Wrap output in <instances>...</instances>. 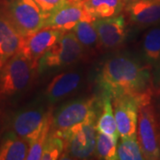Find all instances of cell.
Returning <instances> with one entry per match:
<instances>
[{"mask_svg": "<svg viewBox=\"0 0 160 160\" xmlns=\"http://www.w3.org/2000/svg\"><path fill=\"white\" fill-rule=\"evenodd\" d=\"M96 29L99 44L105 49L119 47L126 38V22L124 15L96 19L92 22Z\"/></svg>", "mask_w": 160, "mask_h": 160, "instance_id": "12", "label": "cell"}, {"mask_svg": "<svg viewBox=\"0 0 160 160\" xmlns=\"http://www.w3.org/2000/svg\"><path fill=\"white\" fill-rule=\"evenodd\" d=\"M132 1H136V0H124V2L127 4V3H130V2H132Z\"/></svg>", "mask_w": 160, "mask_h": 160, "instance_id": "27", "label": "cell"}, {"mask_svg": "<svg viewBox=\"0 0 160 160\" xmlns=\"http://www.w3.org/2000/svg\"><path fill=\"white\" fill-rule=\"evenodd\" d=\"M102 97V109L98 117L96 123L97 132H102L109 136L118 140L119 134L118 132L117 123L115 119L112 101L108 95H101Z\"/></svg>", "mask_w": 160, "mask_h": 160, "instance_id": "18", "label": "cell"}, {"mask_svg": "<svg viewBox=\"0 0 160 160\" xmlns=\"http://www.w3.org/2000/svg\"><path fill=\"white\" fill-rule=\"evenodd\" d=\"M142 54L149 64H156L160 60V27L149 29L144 35Z\"/></svg>", "mask_w": 160, "mask_h": 160, "instance_id": "19", "label": "cell"}, {"mask_svg": "<svg viewBox=\"0 0 160 160\" xmlns=\"http://www.w3.org/2000/svg\"><path fill=\"white\" fill-rule=\"evenodd\" d=\"M75 1H83V0H75Z\"/></svg>", "mask_w": 160, "mask_h": 160, "instance_id": "28", "label": "cell"}, {"mask_svg": "<svg viewBox=\"0 0 160 160\" xmlns=\"http://www.w3.org/2000/svg\"><path fill=\"white\" fill-rule=\"evenodd\" d=\"M36 68L18 52L0 69V100H7L21 95L30 86Z\"/></svg>", "mask_w": 160, "mask_h": 160, "instance_id": "3", "label": "cell"}, {"mask_svg": "<svg viewBox=\"0 0 160 160\" xmlns=\"http://www.w3.org/2000/svg\"><path fill=\"white\" fill-rule=\"evenodd\" d=\"M35 1L38 3L40 8L48 16L63 0H35Z\"/></svg>", "mask_w": 160, "mask_h": 160, "instance_id": "25", "label": "cell"}, {"mask_svg": "<svg viewBox=\"0 0 160 160\" xmlns=\"http://www.w3.org/2000/svg\"><path fill=\"white\" fill-rule=\"evenodd\" d=\"M99 115L92 116L62 135L66 141V152L72 158L87 159L94 154L97 134L96 123Z\"/></svg>", "mask_w": 160, "mask_h": 160, "instance_id": "8", "label": "cell"}, {"mask_svg": "<svg viewBox=\"0 0 160 160\" xmlns=\"http://www.w3.org/2000/svg\"><path fill=\"white\" fill-rule=\"evenodd\" d=\"M86 12L94 20L117 16L125 9L124 0H83Z\"/></svg>", "mask_w": 160, "mask_h": 160, "instance_id": "17", "label": "cell"}, {"mask_svg": "<svg viewBox=\"0 0 160 160\" xmlns=\"http://www.w3.org/2000/svg\"><path fill=\"white\" fill-rule=\"evenodd\" d=\"M118 140L97 132L94 155L99 159L117 160Z\"/></svg>", "mask_w": 160, "mask_h": 160, "instance_id": "21", "label": "cell"}, {"mask_svg": "<svg viewBox=\"0 0 160 160\" xmlns=\"http://www.w3.org/2000/svg\"><path fill=\"white\" fill-rule=\"evenodd\" d=\"M132 22L139 27H149L160 22V0H136L125 6Z\"/></svg>", "mask_w": 160, "mask_h": 160, "instance_id": "14", "label": "cell"}, {"mask_svg": "<svg viewBox=\"0 0 160 160\" xmlns=\"http://www.w3.org/2000/svg\"><path fill=\"white\" fill-rule=\"evenodd\" d=\"M52 109L44 103L32 102L12 114L9 127L29 145L40 134L44 127L52 120Z\"/></svg>", "mask_w": 160, "mask_h": 160, "instance_id": "7", "label": "cell"}, {"mask_svg": "<svg viewBox=\"0 0 160 160\" xmlns=\"http://www.w3.org/2000/svg\"><path fill=\"white\" fill-rule=\"evenodd\" d=\"M64 152H66V141L57 133L50 132V134L46 140L41 159L55 160L61 158Z\"/></svg>", "mask_w": 160, "mask_h": 160, "instance_id": "23", "label": "cell"}, {"mask_svg": "<svg viewBox=\"0 0 160 160\" xmlns=\"http://www.w3.org/2000/svg\"><path fill=\"white\" fill-rule=\"evenodd\" d=\"M52 129V120L46 125L40 134L32 142L29 144V152L26 159L28 160H39L41 159L43 149L45 147L46 140L50 134Z\"/></svg>", "mask_w": 160, "mask_h": 160, "instance_id": "24", "label": "cell"}, {"mask_svg": "<svg viewBox=\"0 0 160 160\" xmlns=\"http://www.w3.org/2000/svg\"><path fill=\"white\" fill-rule=\"evenodd\" d=\"M72 31L84 49H91L99 44L97 31L92 22L81 21L73 28Z\"/></svg>", "mask_w": 160, "mask_h": 160, "instance_id": "20", "label": "cell"}, {"mask_svg": "<svg viewBox=\"0 0 160 160\" xmlns=\"http://www.w3.org/2000/svg\"><path fill=\"white\" fill-rule=\"evenodd\" d=\"M148 92L138 95H125L112 100L115 119L121 139L137 136L140 105Z\"/></svg>", "mask_w": 160, "mask_h": 160, "instance_id": "9", "label": "cell"}, {"mask_svg": "<svg viewBox=\"0 0 160 160\" xmlns=\"http://www.w3.org/2000/svg\"><path fill=\"white\" fill-rule=\"evenodd\" d=\"M101 95L111 101L125 95H138L149 91L150 73L135 58L118 54L106 60L96 78Z\"/></svg>", "mask_w": 160, "mask_h": 160, "instance_id": "1", "label": "cell"}, {"mask_svg": "<svg viewBox=\"0 0 160 160\" xmlns=\"http://www.w3.org/2000/svg\"><path fill=\"white\" fill-rule=\"evenodd\" d=\"M29 142L9 129L4 132L0 140V160L26 159Z\"/></svg>", "mask_w": 160, "mask_h": 160, "instance_id": "16", "label": "cell"}, {"mask_svg": "<svg viewBox=\"0 0 160 160\" xmlns=\"http://www.w3.org/2000/svg\"><path fill=\"white\" fill-rule=\"evenodd\" d=\"M137 139L144 159H160V127L154 106L148 92L140 105Z\"/></svg>", "mask_w": 160, "mask_h": 160, "instance_id": "5", "label": "cell"}, {"mask_svg": "<svg viewBox=\"0 0 160 160\" xmlns=\"http://www.w3.org/2000/svg\"><path fill=\"white\" fill-rule=\"evenodd\" d=\"M65 32L50 27H44L38 31L23 38L20 52L29 61L32 66L37 69L39 59Z\"/></svg>", "mask_w": 160, "mask_h": 160, "instance_id": "11", "label": "cell"}, {"mask_svg": "<svg viewBox=\"0 0 160 160\" xmlns=\"http://www.w3.org/2000/svg\"><path fill=\"white\" fill-rule=\"evenodd\" d=\"M118 160H142L144 159L140 143L136 137L124 138L117 147Z\"/></svg>", "mask_w": 160, "mask_h": 160, "instance_id": "22", "label": "cell"}, {"mask_svg": "<svg viewBox=\"0 0 160 160\" xmlns=\"http://www.w3.org/2000/svg\"><path fill=\"white\" fill-rule=\"evenodd\" d=\"M22 39V37L0 12V69L12 55L20 51Z\"/></svg>", "mask_w": 160, "mask_h": 160, "instance_id": "15", "label": "cell"}, {"mask_svg": "<svg viewBox=\"0 0 160 160\" xmlns=\"http://www.w3.org/2000/svg\"><path fill=\"white\" fill-rule=\"evenodd\" d=\"M4 130H5V121L3 120V118L0 114V140L4 133Z\"/></svg>", "mask_w": 160, "mask_h": 160, "instance_id": "26", "label": "cell"}, {"mask_svg": "<svg viewBox=\"0 0 160 160\" xmlns=\"http://www.w3.org/2000/svg\"><path fill=\"white\" fill-rule=\"evenodd\" d=\"M81 46L73 31L65 32L62 38L40 58L37 70L39 74L64 69L78 62L84 55Z\"/></svg>", "mask_w": 160, "mask_h": 160, "instance_id": "6", "label": "cell"}, {"mask_svg": "<svg viewBox=\"0 0 160 160\" xmlns=\"http://www.w3.org/2000/svg\"><path fill=\"white\" fill-rule=\"evenodd\" d=\"M82 76L77 71L62 72L54 77L45 92L49 104H55L73 93L81 85Z\"/></svg>", "mask_w": 160, "mask_h": 160, "instance_id": "13", "label": "cell"}, {"mask_svg": "<svg viewBox=\"0 0 160 160\" xmlns=\"http://www.w3.org/2000/svg\"><path fill=\"white\" fill-rule=\"evenodd\" d=\"M102 97L95 95L76 99L59 107L52 116V131L62 136L75 126L93 115L100 114Z\"/></svg>", "mask_w": 160, "mask_h": 160, "instance_id": "4", "label": "cell"}, {"mask_svg": "<svg viewBox=\"0 0 160 160\" xmlns=\"http://www.w3.org/2000/svg\"><path fill=\"white\" fill-rule=\"evenodd\" d=\"M0 12L22 38L46 27L47 15L35 0H0Z\"/></svg>", "mask_w": 160, "mask_h": 160, "instance_id": "2", "label": "cell"}, {"mask_svg": "<svg viewBox=\"0 0 160 160\" xmlns=\"http://www.w3.org/2000/svg\"><path fill=\"white\" fill-rule=\"evenodd\" d=\"M81 21H94V19L86 12L83 1L63 0L47 16L46 27L68 32L71 31Z\"/></svg>", "mask_w": 160, "mask_h": 160, "instance_id": "10", "label": "cell"}]
</instances>
